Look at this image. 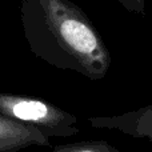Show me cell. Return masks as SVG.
I'll return each mask as SVG.
<instances>
[{
	"mask_svg": "<svg viewBox=\"0 0 152 152\" xmlns=\"http://www.w3.org/2000/svg\"><path fill=\"white\" fill-rule=\"evenodd\" d=\"M48 28L76 69L100 79L110 67V55L87 18L66 0H39Z\"/></svg>",
	"mask_w": 152,
	"mask_h": 152,
	"instance_id": "obj_1",
	"label": "cell"
},
{
	"mask_svg": "<svg viewBox=\"0 0 152 152\" xmlns=\"http://www.w3.org/2000/svg\"><path fill=\"white\" fill-rule=\"evenodd\" d=\"M0 113L39 129L44 136H71L79 132L76 118L35 97L0 94Z\"/></svg>",
	"mask_w": 152,
	"mask_h": 152,
	"instance_id": "obj_2",
	"label": "cell"
},
{
	"mask_svg": "<svg viewBox=\"0 0 152 152\" xmlns=\"http://www.w3.org/2000/svg\"><path fill=\"white\" fill-rule=\"evenodd\" d=\"M48 145L39 129L0 113V152H16L29 145Z\"/></svg>",
	"mask_w": 152,
	"mask_h": 152,
	"instance_id": "obj_3",
	"label": "cell"
},
{
	"mask_svg": "<svg viewBox=\"0 0 152 152\" xmlns=\"http://www.w3.org/2000/svg\"><path fill=\"white\" fill-rule=\"evenodd\" d=\"M53 152H118L113 147L105 144L104 142H84L79 144L64 145V147L56 148Z\"/></svg>",
	"mask_w": 152,
	"mask_h": 152,
	"instance_id": "obj_4",
	"label": "cell"
}]
</instances>
